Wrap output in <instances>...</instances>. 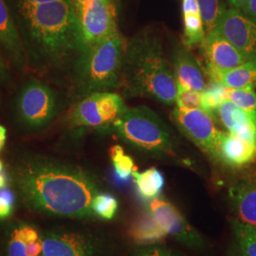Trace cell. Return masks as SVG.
<instances>
[{
  "mask_svg": "<svg viewBox=\"0 0 256 256\" xmlns=\"http://www.w3.org/2000/svg\"><path fill=\"white\" fill-rule=\"evenodd\" d=\"M120 0H72L86 48L119 32Z\"/></svg>",
  "mask_w": 256,
  "mask_h": 256,
  "instance_id": "9",
  "label": "cell"
},
{
  "mask_svg": "<svg viewBox=\"0 0 256 256\" xmlns=\"http://www.w3.org/2000/svg\"><path fill=\"white\" fill-rule=\"evenodd\" d=\"M183 45L188 48L202 46L206 36V32L200 16H183Z\"/></svg>",
  "mask_w": 256,
  "mask_h": 256,
  "instance_id": "26",
  "label": "cell"
},
{
  "mask_svg": "<svg viewBox=\"0 0 256 256\" xmlns=\"http://www.w3.org/2000/svg\"><path fill=\"white\" fill-rule=\"evenodd\" d=\"M110 158L114 171L122 180H128L132 178L137 170L133 158L128 155L120 146H113L110 148Z\"/></svg>",
  "mask_w": 256,
  "mask_h": 256,
  "instance_id": "27",
  "label": "cell"
},
{
  "mask_svg": "<svg viewBox=\"0 0 256 256\" xmlns=\"http://www.w3.org/2000/svg\"><path fill=\"white\" fill-rule=\"evenodd\" d=\"M230 7L236 8V9L242 10L244 6L246 5L248 0H228Z\"/></svg>",
  "mask_w": 256,
  "mask_h": 256,
  "instance_id": "37",
  "label": "cell"
},
{
  "mask_svg": "<svg viewBox=\"0 0 256 256\" xmlns=\"http://www.w3.org/2000/svg\"><path fill=\"white\" fill-rule=\"evenodd\" d=\"M9 185V176L5 172H0V189L6 188Z\"/></svg>",
  "mask_w": 256,
  "mask_h": 256,
  "instance_id": "38",
  "label": "cell"
},
{
  "mask_svg": "<svg viewBox=\"0 0 256 256\" xmlns=\"http://www.w3.org/2000/svg\"><path fill=\"white\" fill-rule=\"evenodd\" d=\"M0 256H27L26 243L19 236L16 220L0 223Z\"/></svg>",
  "mask_w": 256,
  "mask_h": 256,
  "instance_id": "23",
  "label": "cell"
},
{
  "mask_svg": "<svg viewBox=\"0 0 256 256\" xmlns=\"http://www.w3.org/2000/svg\"><path fill=\"white\" fill-rule=\"evenodd\" d=\"M126 110L128 106L119 94L95 92L72 104L66 122L72 129L110 128Z\"/></svg>",
  "mask_w": 256,
  "mask_h": 256,
  "instance_id": "8",
  "label": "cell"
},
{
  "mask_svg": "<svg viewBox=\"0 0 256 256\" xmlns=\"http://www.w3.org/2000/svg\"><path fill=\"white\" fill-rule=\"evenodd\" d=\"M4 170V162L0 160V172H2Z\"/></svg>",
  "mask_w": 256,
  "mask_h": 256,
  "instance_id": "39",
  "label": "cell"
},
{
  "mask_svg": "<svg viewBox=\"0 0 256 256\" xmlns=\"http://www.w3.org/2000/svg\"><path fill=\"white\" fill-rule=\"evenodd\" d=\"M250 60H256V20L241 10H226L214 30Z\"/></svg>",
  "mask_w": 256,
  "mask_h": 256,
  "instance_id": "12",
  "label": "cell"
},
{
  "mask_svg": "<svg viewBox=\"0 0 256 256\" xmlns=\"http://www.w3.org/2000/svg\"><path fill=\"white\" fill-rule=\"evenodd\" d=\"M0 104H1V101H0Z\"/></svg>",
  "mask_w": 256,
  "mask_h": 256,
  "instance_id": "40",
  "label": "cell"
},
{
  "mask_svg": "<svg viewBox=\"0 0 256 256\" xmlns=\"http://www.w3.org/2000/svg\"><path fill=\"white\" fill-rule=\"evenodd\" d=\"M9 185L19 206L52 220L96 221L92 202L102 192L90 170L26 147H12L7 160Z\"/></svg>",
  "mask_w": 256,
  "mask_h": 256,
  "instance_id": "1",
  "label": "cell"
},
{
  "mask_svg": "<svg viewBox=\"0 0 256 256\" xmlns=\"http://www.w3.org/2000/svg\"><path fill=\"white\" fill-rule=\"evenodd\" d=\"M171 66L178 86L203 92L205 78L198 61L186 46L176 43L171 52Z\"/></svg>",
  "mask_w": 256,
  "mask_h": 256,
  "instance_id": "15",
  "label": "cell"
},
{
  "mask_svg": "<svg viewBox=\"0 0 256 256\" xmlns=\"http://www.w3.org/2000/svg\"></svg>",
  "mask_w": 256,
  "mask_h": 256,
  "instance_id": "41",
  "label": "cell"
},
{
  "mask_svg": "<svg viewBox=\"0 0 256 256\" xmlns=\"http://www.w3.org/2000/svg\"><path fill=\"white\" fill-rule=\"evenodd\" d=\"M70 102V94L64 90L43 79L28 77L14 94L12 118L20 131L36 133L46 129Z\"/></svg>",
  "mask_w": 256,
  "mask_h": 256,
  "instance_id": "5",
  "label": "cell"
},
{
  "mask_svg": "<svg viewBox=\"0 0 256 256\" xmlns=\"http://www.w3.org/2000/svg\"><path fill=\"white\" fill-rule=\"evenodd\" d=\"M176 102L182 110H202V92L178 86Z\"/></svg>",
  "mask_w": 256,
  "mask_h": 256,
  "instance_id": "30",
  "label": "cell"
},
{
  "mask_svg": "<svg viewBox=\"0 0 256 256\" xmlns=\"http://www.w3.org/2000/svg\"><path fill=\"white\" fill-rule=\"evenodd\" d=\"M228 196L236 218L256 227V178H248L234 183Z\"/></svg>",
  "mask_w": 256,
  "mask_h": 256,
  "instance_id": "17",
  "label": "cell"
},
{
  "mask_svg": "<svg viewBox=\"0 0 256 256\" xmlns=\"http://www.w3.org/2000/svg\"><path fill=\"white\" fill-rule=\"evenodd\" d=\"M7 140V129L0 124V151L4 148Z\"/></svg>",
  "mask_w": 256,
  "mask_h": 256,
  "instance_id": "36",
  "label": "cell"
},
{
  "mask_svg": "<svg viewBox=\"0 0 256 256\" xmlns=\"http://www.w3.org/2000/svg\"><path fill=\"white\" fill-rule=\"evenodd\" d=\"M182 12L183 16L200 14V8H198V0H183Z\"/></svg>",
  "mask_w": 256,
  "mask_h": 256,
  "instance_id": "34",
  "label": "cell"
},
{
  "mask_svg": "<svg viewBox=\"0 0 256 256\" xmlns=\"http://www.w3.org/2000/svg\"><path fill=\"white\" fill-rule=\"evenodd\" d=\"M119 210V202L110 192H99L95 196L92 202V210L97 218L112 220Z\"/></svg>",
  "mask_w": 256,
  "mask_h": 256,
  "instance_id": "28",
  "label": "cell"
},
{
  "mask_svg": "<svg viewBox=\"0 0 256 256\" xmlns=\"http://www.w3.org/2000/svg\"><path fill=\"white\" fill-rule=\"evenodd\" d=\"M133 182L138 194L144 200L151 202L160 196L164 187L165 180L162 173L155 167L148 168L142 172L133 173Z\"/></svg>",
  "mask_w": 256,
  "mask_h": 256,
  "instance_id": "22",
  "label": "cell"
},
{
  "mask_svg": "<svg viewBox=\"0 0 256 256\" xmlns=\"http://www.w3.org/2000/svg\"><path fill=\"white\" fill-rule=\"evenodd\" d=\"M230 230L228 256H256V227L232 218Z\"/></svg>",
  "mask_w": 256,
  "mask_h": 256,
  "instance_id": "20",
  "label": "cell"
},
{
  "mask_svg": "<svg viewBox=\"0 0 256 256\" xmlns=\"http://www.w3.org/2000/svg\"><path fill=\"white\" fill-rule=\"evenodd\" d=\"M120 88L126 97H146L166 106L176 102L178 82L154 34L144 30L126 43Z\"/></svg>",
  "mask_w": 256,
  "mask_h": 256,
  "instance_id": "3",
  "label": "cell"
},
{
  "mask_svg": "<svg viewBox=\"0 0 256 256\" xmlns=\"http://www.w3.org/2000/svg\"><path fill=\"white\" fill-rule=\"evenodd\" d=\"M227 100L256 120V92L254 90L228 88Z\"/></svg>",
  "mask_w": 256,
  "mask_h": 256,
  "instance_id": "29",
  "label": "cell"
},
{
  "mask_svg": "<svg viewBox=\"0 0 256 256\" xmlns=\"http://www.w3.org/2000/svg\"><path fill=\"white\" fill-rule=\"evenodd\" d=\"M0 50L12 70L28 72L25 48L6 0H0Z\"/></svg>",
  "mask_w": 256,
  "mask_h": 256,
  "instance_id": "14",
  "label": "cell"
},
{
  "mask_svg": "<svg viewBox=\"0 0 256 256\" xmlns=\"http://www.w3.org/2000/svg\"><path fill=\"white\" fill-rule=\"evenodd\" d=\"M148 212L167 236L184 247L200 254L208 250L209 244L206 238L192 227L172 202L158 196L149 202Z\"/></svg>",
  "mask_w": 256,
  "mask_h": 256,
  "instance_id": "10",
  "label": "cell"
},
{
  "mask_svg": "<svg viewBox=\"0 0 256 256\" xmlns=\"http://www.w3.org/2000/svg\"><path fill=\"white\" fill-rule=\"evenodd\" d=\"M216 116L230 133L256 142V122L250 115L240 110L229 100H225L218 110Z\"/></svg>",
  "mask_w": 256,
  "mask_h": 256,
  "instance_id": "18",
  "label": "cell"
},
{
  "mask_svg": "<svg viewBox=\"0 0 256 256\" xmlns=\"http://www.w3.org/2000/svg\"><path fill=\"white\" fill-rule=\"evenodd\" d=\"M241 10L248 16L256 20V0H248L246 5Z\"/></svg>",
  "mask_w": 256,
  "mask_h": 256,
  "instance_id": "35",
  "label": "cell"
},
{
  "mask_svg": "<svg viewBox=\"0 0 256 256\" xmlns=\"http://www.w3.org/2000/svg\"><path fill=\"white\" fill-rule=\"evenodd\" d=\"M126 43L118 32L84 48L70 76L68 94L72 104L92 93L120 88Z\"/></svg>",
  "mask_w": 256,
  "mask_h": 256,
  "instance_id": "4",
  "label": "cell"
},
{
  "mask_svg": "<svg viewBox=\"0 0 256 256\" xmlns=\"http://www.w3.org/2000/svg\"><path fill=\"white\" fill-rule=\"evenodd\" d=\"M172 120L185 137L214 162H218V146L223 132L216 128L212 117L202 110L176 108Z\"/></svg>",
  "mask_w": 256,
  "mask_h": 256,
  "instance_id": "11",
  "label": "cell"
},
{
  "mask_svg": "<svg viewBox=\"0 0 256 256\" xmlns=\"http://www.w3.org/2000/svg\"><path fill=\"white\" fill-rule=\"evenodd\" d=\"M218 162L232 168H243L256 162V142L232 133H222Z\"/></svg>",
  "mask_w": 256,
  "mask_h": 256,
  "instance_id": "16",
  "label": "cell"
},
{
  "mask_svg": "<svg viewBox=\"0 0 256 256\" xmlns=\"http://www.w3.org/2000/svg\"><path fill=\"white\" fill-rule=\"evenodd\" d=\"M112 129L128 146L153 158L174 156V137L171 128L155 111L144 106L128 110Z\"/></svg>",
  "mask_w": 256,
  "mask_h": 256,
  "instance_id": "6",
  "label": "cell"
},
{
  "mask_svg": "<svg viewBox=\"0 0 256 256\" xmlns=\"http://www.w3.org/2000/svg\"><path fill=\"white\" fill-rule=\"evenodd\" d=\"M210 81L223 84L228 88H256V60H248L244 64L225 72H208Z\"/></svg>",
  "mask_w": 256,
  "mask_h": 256,
  "instance_id": "19",
  "label": "cell"
},
{
  "mask_svg": "<svg viewBox=\"0 0 256 256\" xmlns=\"http://www.w3.org/2000/svg\"><path fill=\"white\" fill-rule=\"evenodd\" d=\"M43 256H118V244L104 230L78 223L42 229Z\"/></svg>",
  "mask_w": 256,
  "mask_h": 256,
  "instance_id": "7",
  "label": "cell"
},
{
  "mask_svg": "<svg viewBox=\"0 0 256 256\" xmlns=\"http://www.w3.org/2000/svg\"><path fill=\"white\" fill-rule=\"evenodd\" d=\"M228 88L216 81H210L202 92V110L212 118L218 114L221 104L227 100Z\"/></svg>",
  "mask_w": 256,
  "mask_h": 256,
  "instance_id": "24",
  "label": "cell"
},
{
  "mask_svg": "<svg viewBox=\"0 0 256 256\" xmlns=\"http://www.w3.org/2000/svg\"><path fill=\"white\" fill-rule=\"evenodd\" d=\"M202 54L205 59L207 72L229 70L250 60L214 30L206 34L202 45Z\"/></svg>",
  "mask_w": 256,
  "mask_h": 256,
  "instance_id": "13",
  "label": "cell"
},
{
  "mask_svg": "<svg viewBox=\"0 0 256 256\" xmlns=\"http://www.w3.org/2000/svg\"><path fill=\"white\" fill-rule=\"evenodd\" d=\"M198 4L205 32L208 34L218 26L227 10L225 2L224 0H198Z\"/></svg>",
  "mask_w": 256,
  "mask_h": 256,
  "instance_id": "25",
  "label": "cell"
},
{
  "mask_svg": "<svg viewBox=\"0 0 256 256\" xmlns=\"http://www.w3.org/2000/svg\"><path fill=\"white\" fill-rule=\"evenodd\" d=\"M27 56L28 68L58 88H68L84 50L72 0H6Z\"/></svg>",
  "mask_w": 256,
  "mask_h": 256,
  "instance_id": "2",
  "label": "cell"
},
{
  "mask_svg": "<svg viewBox=\"0 0 256 256\" xmlns=\"http://www.w3.org/2000/svg\"><path fill=\"white\" fill-rule=\"evenodd\" d=\"M166 236L148 210L147 214L140 216L130 228V236L138 246L160 244Z\"/></svg>",
  "mask_w": 256,
  "mask_h": 256,
  "instance_id": "21",
  "label": "cell"
},
{
  "mask_svg": "<svg viewBox=\"0 0 256 256\" xmlns=\"http://www.w3.org/2000/svg\"><path fill=\"white\" fill-rule=\"evenodd\" d=\"M16 194L12 188L0 189V222L9 220L14 212Z\"/></svg>",
  "mask_w": 256,
  "mask_h": 256,
  "instance_id": "31",
  "label": "cell"
},
{
  "mask_svg": "<svg viewBox=\"0 0 256 256\" xmlns=\"http://www.w3.org/2000/svg\"><path fill=\"white\" fill-rule=\"evenodd\" d=\"M131 256H180L160 244L140 246Z\"/></svg>",
  "mask_w": 256,
  "mask_h": 256,
  "instance_id": "32",
  "label": "cell"
},
{
  "mask_svg": "<svg viewBox=\"0 0 256 256\" xmlns=\"http://www.w3.org/2000/svg\"><path fill=\"white\" fill-rule=\"evenodd\" d=\"M12 80V68L0 50V86H9Z\"/></svg>",
  "mask_w": 256,
  "mask_h": 256,
  "instance_id": "33",
  "label": "cell"
}]
</instances>
